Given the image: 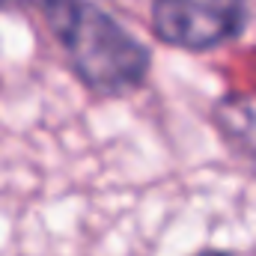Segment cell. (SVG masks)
<instances>
[{"mask_svg": "<svg viewBox=\"0 0 256 256\" xmlns=\"http://www.w3.org/2000/svg\"><path fill=\"white\" fill-rule=\"evenodd\" d=\"M36 9L74 78L92 92L122 96L146 80L149 48L92 0H36Z\"/></svg>", "mask_w": 256, "mask_h": 256, "instance_id": "1", "label": "cell"}, {"mask_svg": "<svg viewBox=\"0 0 256 256\" xmlns=\"http://www.w3.org/2000/svg\"><path fill=\"white\" fill-rule=\"evenodd\" d=\"M248 24V0H152V33L182 51H212Z\"/></svg>", "mask_w": 256, "mask_h": 256, "instance_id": "2", "label": "cell"}, {"mask_svg": "<svg viewBox=\"0 0 256 256\" xmlns=\"http://www.w3.org/2000/svg\"><path fill=\"white\" fill-rule=\"evenodd\" d=\"M36 0H0V12H15V9H27Z\"/></svg>", "mask_w": 256, "mask_h": 256, "instance_id": "3", "label": "cell"}, {"mask_svg": "<svg viewBox=\"0 0 256 256\" xmlns=\"http://www.w3.org/2000/svg\"><path fill=\"white\" fill-rule=\"evenodd\" d=\"M194 256H232V254H224V250H200V254Z\"/></svg>", "mask_w": 256, "mask_h": 256, "instance_id": "4", "label": "cell"}]
</instances>
